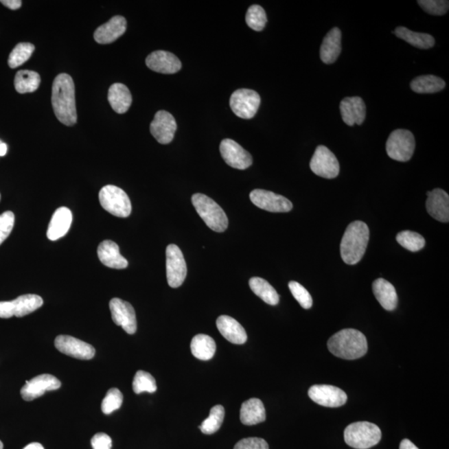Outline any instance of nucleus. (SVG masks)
<instances>
[{
	"instance_id": "10",
	"label": "nucleus",
	"mask_w": 449,
	"mask_h": 449,
	"mask_svg": "<svg viewBox=\"0 0 449 449\" xmlns=\"http://www.w3.org/2000/svg\"><path fill=\"white\" fill-rule=\"evenodd\" d=\"M310 167L314 174L326 179H333L340 173V163L336 155L325 146H319L311 159Z\"/></svg>"
},
{
	"instance_id": "26",
	"label": "nucleus",
	"mask_w": 449,
	"mask_h": 449,
	"mask_svg": "<svg viewBox=\"0 0 449 449\" xmlns=\"http://www.w3.org/2000/svg\"><path fill=\"white\" fill-rule=\"evenodd\" d=\"M341 31L333 27L325 35L321 47V59L325 65H332L337 60L341 53Z\"/></svg>"
},
{
	"instance_id": "22",
	"label": "nucleus",
	"mask_w": 449,
	"mask_h": 449,
	"mask_svg": "<svg viewBox=\"0 0 449 449\" xmlns=\"http://www.w3.org/2000/svg\"><path fill=\"white\" fill-rule=\"evenodd\" d=\"M127 21L123 16H114L108 23L98 27L94 39L100 45H108L116 41L126 32Z\"/></svg>"
},
{
	"instance_id": "2",
	"label": "nucleus",
	"mask_w": 449,
	"mask_h": 449,
	"mask_svg": "<svg viewBox=\"0 0 449 449\" xmlns=\"http://www.w3.org/2000/svg\"><path fill=\"white\" fill-rule=\"evenodd\" d=\"M330 352L344 360H357L368 352L367 338L354 329H345L334 334L328 341Z\"/></svg>"
},
{
	"instance_id": "51",
	"label": "nucleus",
	"mask_w": 449,
	"mask_h": 449,
	"mask_svg": "<svg viewBox=\"0 0 449 449\" xmlns=\"http://www.w3.org/2000/svg\"><path fill=\"white\" fill-rule=\"evenodd\" d=\"M0 200H1V195H0Z\"/></svg>"
},
{
	"instance_id": "5",
	"label": "nucleus",
	"mask_w": 449,
	"mask_h": 449,
	"mask_svg": "<svg viewBox=\"0 0 449 449\" xmlns=\"http://www.w3.org/2000/svg\"><path fill=\"white\" fill-rule=\"evenodd\" d=\"M345 441L349 446L356 449H368L376 446L381 440L380 428L369 422L349 424L345 430Z\"/></svg>"
},
{
	"instance_id": "14",
	"label": "nucleus",
	"mask_w": 449,
	"mask_h": 449,
	"mask_svg": "<svg viewBox=\"0 0 449 449\" xmlns=\"http://www.w3.org/2000/svg\"><path fill=\"white\" fill-rule=\"evenodd\" d=\"M113 321L118 326H121L129 334L137 332V317L135 310L127 301L119 298H113L109 303Z\"/></svg>"
},
{
	"instance_id": "39",
	"label": "nucleus",
	"mask_w": 449,
	"mask_h": 449,
	"mask_svg": "<svg viewBox=\"0 0 449 449\" xmlns=\"http://www.w3.org/2000/svg\"><path fill=\"white\" fill-rule=\"evenodd\" d=\"M247 25L255 31H262L265 29L267 17L265 10L258 5H251L247 10L246 15Z\"/></svg>"
},
{
	"instance_id": "23",
	"label": "nucleus",
	"mask_w": 449,
	"mask_h": 449,
	"mask_svg": "<svg viewBox=\"0 0 449 449\" xmlns=\"http://www.w3.org/2000/svg\"><path fill=\"white\" fill-rule=\"evenodd\" d=\"M216 326L222 336L235 345H243L247 341L245 329L234 318L220 316L216 320Z\"/></svg>"
},
{
	"instance_id": "9",
	"label": "nucleus",
	"mask_w": 449,
	"mask_h": 449,
	"mask_svg": "<svg viewBox=\"0 0 449 449\" xmlns=\"http://www.w3.org/2000/svg\"><path fill=\"white\" fill-rule=\"evenodd\" d=\"M260 105H261V97L259 94L251 89H242L236 90L231 94L230 98V106L232 111L236 116L251 119L257 114Z\"/></svg>"
},
{
	"instance_id": "36",
	"label": "nucleus",
	"mask_w": 449,
	"mask_h": 449,
	"mask_svg": "<svg viewBox=\"0 0 449 449\" xmlns=\"http://www.w3.org/2000/svg\"><path fill=\"white\" fill-rule=\"evenodd\" d=\"M35 49L34 45L30 43H19L15 48L12 50L10 54L9 60L8 64L11 69H16L18 67L23 65L26 62L31 56Z\"/></svg>"
},
{
	"instance_id": "31",
	"label": "nucleus",
	"mask_w": 449,
	"mask_h": 449,
	"mask_svg": "<svg viewBox=\"0 0 449 449\" xmlns=\"http://www.w3.org/2000/svg\"><path fill=\"white\" fill-rule=\"evenodd\" d=\"M393 34L416 48L428 49L435 46V38L430 34L413 32L405 27H398Z\"/></svg>"
},
{
	"instance_id": "3",
	"label": "nucleus",
	"mask_w": 449,
	"mask_h": 449,
	"mask_svg": "<svg viewBox=\"0 0 449 449\" xmlns=\"http://www.w3.org/2000/svg\"><path fill=\"white\" fill-rule=\"evenodd\" d=\"M369 240V229L365 222L356 220L349 224L341 240V254L348 265H356L365 253Z\"/></svg>"
},
{
	"instance_id": "18",
	"label": "nucleus",
	"mask_w": 449,
	"mask_h": 449,
	"mask_svg": "<svg viewBox=\"0 0 449 449\" xmlns=\"http://www.w3.org/2000/svg\"><path fill=\"white\" fill-rule=\"evenodd\" d=\"M176 122L174 117L167 111H159L150 125V132L161 144H168L174 139L176 131Z\"/></svg>"
},
{
	"instance_id": "20",
	"label": "nucleus",
	"mask_w": 449,
	"mask_h": 449,
	"mask_svg": "<svg viewBox=\"0 0 449 449\" xmlns=\"http://www.w3.org/2000/svg\"><path fill=\"white\" fill-rule=\"evenodd\" d=\"M426 208L428 214L441 222H449V196L442 189L427 192Z\"/></svg>"
},
{
	"instance_id": "46",
	"label": "nucleus",
	"mask_w": 449,
	"mask_h": 449,
	"mask_svg": "<svg viewBox=\"0 0 449 449\" xmlns=\"http://www.w3.org/2000/svg\"><path fill=\"white\" fill-rule=\"evenodd\" d=\"M0 3L13 10H19L22 6V1L21 0H1Z\"/></svg>"
},
{
	"instance_id": "24",
	"label": "nucleus",
	"mask_w": 449,
	"mask_h": 449,
	"mask_svg": "<svg viewBox=\"0 0 449 449\" xmlns=\"http://www.w3.org/2000/svg\"><path fill=\"white\" fill-rule=\"evenodd\" d=\"M97 255L104 266L122 270L128 266V262L120 254L119 246L113 241H104L97 248Z\"/></svg>"
},
{
	"instance_id": "1",
	"label": "nucleus",
	"mask_w": 449,
	"mask_h": 449,
	"mask_svg": "<svg viewBox=\"0 0 449 449\" xmlns=\"http://www.w3.org/2000/svg\"><path fill=\"white\" fill-rule=\"evenodd\" d=\"M52 105L55 116L66 126L77 123L75 86L72 77L67 73L58 75L52 88Z\"/></svg>"
},
{
	"instance_id": "49",
	"label": "nucleus",
	"mask_w": 449,
	"mask_h": 449,
	"mask_svg": "<svg viewBox=\"0 0 449 449\" xmlns=\"http://www.w3.org/2000/svg\"><path fill=\"white\" fill-rule=\"evenodd\" d=\"M23 449H45L43 445L38 443H32L27 444V446Z\"/></svg>"
},
{
	"instance_id": "11",
	"label": "nucleus",
	"mask_w": 449,
	"mask_h": 449,
	"mask_svg": "<svg viewBox=\"0 0 449 449\" xmlns=\"http://www.w3.org/2000/svg\"><path fill=\"white\" fill-rule=\"evenodd\" d=\"M167 279L169 286L179 288L187 277V268L182 251L174 244L167 247Z\"/></svg>"
},
{
	"instance_id": "41",
	"label": "nucleus",
	"mask_w": 449,
	"mask_h": 449,
	"mask_svg": "<svg viewBox=\"0 0 449 449\" xmlns=\"http://www.w3.org/2000/svg\"><path fill=\"white\" fill-rule=\"evenodd\" d=\"M289 288L291 294L299 302L302 308L308 310L311 308L313 305V299L310 294L308 292L304 286L297 281H290L289 283Z\"/></svg>"
},
{
	"instance_id": "40",
	"label": "nucleus",
	"mask_w": 449,
	"mask_h": 449,
	"mask_svg": "<svg viewBox=\"0 0 449 449\" xmlns=\"http://www.w3.org/2000/svg\"><path fill=\"white\" fill-rule=\"evenodd\" d=\"M124 396L119 389L113 388L109 389L104 400L102 402V411L104 415H110L117 411L123 404Z\"/></svg>"
},
{
	"instance_id": "34",
	"label": "nucleus",
	"mask_w": 449,
	"mask_h": 449,
	"mask_svg": "<svg viewBox=\"0 0 449 449\" xmlns=\"http://www.w3.org/2000/svg\"><path fill=\"white\" fill-rule=\"evenodd\" d=\"M41 78L34 71L21 70L15 75L14 87L19 93L36 91L41 84Z\"/></svg>"
},
{
	"instance_id": "44",
	"label": "nucleus",
	"mask_w": 449,
	"mask_h": 449,
	"mask_svg": "<svg viewBox=\"0 0 449 449\" xmlns=\"http://www.w3.org/2000/svg\"><path fill=\"white\" fill-rule=\"evenodd\" d=\"M234 449H269V445L261 438H246L239 441Z\"/></svg>"
},
{
	"instance_id": "28",
	"label": "nucleus",
	"mask_w": 449,
	"mask_h": 449,
	"mask_svg": "<svg viewBox=\"0 0 449 449\" xmlns=\"http://www.w3.org/2000/svg\"><path fill=\"white\" fill-rule=\"evenodd\" d=\"M240 419L243 424L248 426L265 422L266 408L262 401L257 398H252L244 402L240 413Z\"/></svg>"
},
{
	"instance_id": "27",
	"label": "nucleus",
	"mask_w": 449,
	"mask_h": 449,
	"mask_svg": "<svg viewBox=\"0 0 449 449\" xmlns=\"http://www.w3.org/2000/svg\"><path fill=\"white\" fill-rule=\"evenodd\" d=\"M373 292L377 301L386 310L392 311L398 306V295L395 286L383 278L377 279L372 285Z\"/></svg>"
},
{
	"instance_id": "29",
	"label": "nucleus",
	"mask_w": 449,
	"mask_h": 449,
	"mask_svg": "<svg viewBox=\"0 0 449 449\" xmlns=\"http://www.w3.org/2000/svg\"><path fill=\"white\" fill-rule=\"evenodd\" d=\"M108 98L110 105L117 113H127L131 107L132 94L128 87L123 84H114L110 87Z\"/></svg>"
},
{
	"instance_id": "35",
	"label": "nucleus",
	"mask_w": 449,
	"mask_h": 449,
	"mask_svg": "<svg viewBox=\"0 0 449 449\" xmlns=\"http://www.w3.org/2000/svg\"><path fill=\"white\" fill-rule=\"evenodd\" d=\"M224 417V408L222 405H216L211 409L210 415L200 425V430L205 435H214L222 426Z\"/></svg>"
},
{
	"instance_id": "50",
	"label": "nucleus",
	"mask_w": 449,
	"mask_h": 449,
	"mask_svg": "<svg viewBox=\"0 0 449 449\" xmlns=\"http://www.w3.org/2000/svg\"><path fill=\"white\" fill-rule=\"evenodd\" d=\"M3 444L1 442V441H0V449H3Z\"/></svg>"
},
{
	"instance_id": "38",
	"label": "nucleus",
	"mask_w": 449,
	"mask_h": 449,
	"mask_svg": "<svg viewBox=\"0 0 449 449\" xmlns=\"http://www.w3.org/2000/svg\"><path fill=\"white\" fill-rule=\"evenodd\" d=\"M133 389L137 395L144 392H156L157 387L154 377L148 372L139 370V371L136 373L135 376H134Z\"/></svg>"
},
{
	"instance_id": "17",
	"label": "nucleus",
	"mask_w": 449,
	"mask_h": 449,
	"mask_svg": "<svg viewBox=\"0 0 449 449\" xmlns=\"http://www.w3.org/2000/svg\"><path fill=\"white\" fill-rule=\"evenodd\" d=\"M61 387V382L51 374H41L27 380L21 389V396L25 401H32L45 395L47 391H56Z\"/></svg>"
},
{
	"instance_id": "6",
	"label": "nucleus",
	"mask_w": 449,
	"mask_h": 449,
	"mask_svg": "<svg viewBox=\"0 0 449 449\" xmlns=\"http://www.w3.org/2000/svg\"><path fill=\"white\" fill-rule=\"evenodd\" d=\"M100 202L106 211L117 218H126L131 214L132 204L127 193L113 185L101 189Z\"/></svg>"
},
{
	"instance_id": "43",
	"label": "nucleus",
	"mask_w": 449,
	"mask_h": 449,
	"mask_svg": "<svg viewBox=\"0 0 449 449\" xmlns=\"http://www.w3.org/2000/svg\"><path fill=\"white\" fill-rule=\"evenodd\" d=\"M14 214L10 211L0 215V245L9 238L14 226Z\"/></svg>"
},
{
	"instance_id": "19",
	"label": "nucleus",
	"mask_w": 449,
	"mask_h": 449,
	"mask_svg": "<svg viewBox=\"0 0 449 449\" xmlns=\"http://www.w3.org/2000/svg\"><path fill=\"white\" fill-rule=\"evenodd\" d=\"M146 65L154 72L172 74L182 69V62L176 55L167 51H155L146 59Z\"/></svg>"
},
{
	"instance_id": "47",
	"label": "nucleus",
	"mask_w": 449,
	"mask_h": 449,
	"mask_svg": "<svg viewBox=\"0 0 449 449\" xmlns=\"http://www.w3.org/2000/svg\"><path fill=\"white\" fill-rule=\"evenodd\" d=\"M400 449H419L415 444H413L411 440L404 439L402 441L400 446Z\"/></svg>"
},
{
	"instance_id": "32",
	"label": "nucleus",
	"mask_w": 449,
	"mask_h": 449,
	"mask_svg": "<svg viewBox=\"0 0 449 449\" xmlns=\"http://www.w3.org/2000/svg\"><path fill=\"white\" fill-rule=\"evenodd\" d=\"M250 288L261 298L264 302L270 306H277L279 297L277 290L270 284L260 277H252L249 281Z\"/></svg>"
},
{
	"instance_id": "48",
	"label": "nucleus",
	"mask_w": 449,
	"mask_h": 449,
	"mask_svg": "<svg viewBox=\"0 0 449 449\" xmlns=\"http://www.w3.org/2000/svg\"><path fill=\"white\" fill-rule=\"evenodd\" d=\"M8 151V147L6 143H3L0 140V157H3L6 155Z\"/></svg>"
},
{
	"instance_id": "21",
	"label": "nucleus",
	"mask_w": 449,
	"mask_h": 449,
	"mask_svg": "<svg viewBox=\"0 0 449 449\" xmlns=\"http://www.w3.org/2000/svg\"><path fill=\"white\" fill-rule=\"evenodd\" d=\"M343 121L348 126L363 124L366 117V106L360 97H345L341 102Z\"/></svg>"
},
{
	"instance_id": "12",
	"label": "nucleus",
	"mask_w": 449,
	"mask_h": 449,
	"mask_svg": "<svg viewBox=\"0 0 449 449\" xmlns=\"http://www.w3.org/2000/svg\"><path fill=\"white\" fill-rule=\"evenodd\" d=\"M250 199L259 208L270 212H289L292 210L293 204L281 195L262 189H255L251 192Z\"/></svg>"
},
{
	"instance_id": "30",
	"label": "nucleus",
	"mask_w": 449,
	"mask_h": 449,
	"mask_svg": "<svg viewBox=\"0 0 449 449\" xmlns=\"http://www.w3.org/2000/svg\"><path fill=\"white\" fill-rule=\"evenodd\" d=\"M216 349V342L207 334H200L193 337L191 350L193 356L200 360H209L214 358Z\"/></svg>"
},
{
	"instance_id": "25",
	"label": "nucleus",
	"mask_w": 449,
	"mask_h": 449,
	"mask_svg": "<svg viewBox=\"0 0 449 449\" xmlns=\"http://www.w3.org/2000/svg\"><path fill=\"white\" fill-rule=\"evenodd\" d=\"M72 220V212L69 208L57 209L50 220L48 231H47V236L50 241H57V240L64 238L70 229Z\"/></svg>"
},
{
	"instance_id": "15",
	"label": "nucleus",
	"mask_w": 449,
	"mask_h": 449,
	"mask_svg": "<svg viewBox=\"0 0 449 449\" xmlns=\"http://www.w3.org/2000/svg\"><path fill=\"white\" fill-rule=\"evenodd\" d=\"M54 345L58 352L78 360H89L95 356V349L91 345L72 336H58Z\"/></svg>"
},
{
	"instance_id": "8",
	"label": "nucleus",
	"mask_w": 449,
	"mask_h": 449,
	"mask_svg": "<svg viewBox=\"0 0 449 449\" xmlns=\"http://www.w3.org/2000/svg\"><path fill=\"white\" fill-rule=\"evenodd\" d=\"M43 299L37 295H23L11 301L0 302V318L23 317L41 308Z\"/></svg>"
},
{
	"instance_id": "42",
	"label": "nucleus",
	"mask_w": 449,
	"mask_h": 449,
	"mask_svg": "<svg viewBox=\"0 0 449 449\" xmlns=\"http://www.w3.org/2000/svg\"><path fill=\"white\" fill-rule=\"evenodd\" d=\"M419 5L432 15H444L448 13L449 2L445 0H419Z\"/></svg>"
},
{
	"instance_id": "13",
	"label": "nucleus",
	"mask_w": 449,
	"mask_h": 449,
	"mask_svg": "<svg viewBox=\"0 0 449 449\" xmlns=\"http://www.w3.org/2000/svg\"><path fill=\"white\" fill-rule=\"evenodd\" d=\"M308 395L314 403L329 408L341 407L348 400L345 391L333 385H313L309 389Z\"/></svg>"
},
{
	"instance_id": "45",
	"label": "nucleus",
	"mask_w": 449,
	"mask_h": 449,
	"mask_svg": "<svg viewBox=\"0 0 449 449\" xmlns=\"http://www.w3.org/2000/svg\"><path fill=\"white\" fill-rule=\"evenodd\" d=\"M93 449H111L112 439L104 433H98L91 439Z\"/></svg>"
},
{
	"instance_id": "37",
	"label": "nucleus",
	"mask_w": 449,
	"mask_h": 449,
	"mask_svg": "<svg viewBox=\"0 0 449 449\" xmlns=\"http://www.w3.org/2000/svg\"><path fill=\"white\" fill-rule=\"evenodd\" d=\"M398 243L409 251L417 252L422 250L425 246L423 235L411 231H403L397 235Z\"/></svg>"
},
{
	"instance_id": "4",
	"label": "nucleus",
	"mask_w": 449,
	"mask_h": 449,
	"mask_svg": "<svg viewBox=\"0 0 449 449\" xmlns=\"http://www.w3.org/2000/svg\"><path fill=\"white\" fill-rule=\"evenodd\" d=\"M192 202L196 212L207 224V226L216 232H224L228 227V218L223 209L207 196L196 193L192 196Z\"/></svg>"
},
{
	"instance_id": "7",
	"label": "nucleus",
	"mask_w": 449,
	"mask_h": 449,
	"mask_svg": "<svg viewBox=\"0 0 449 449\" xmlns=\"http://www.w3.org/2000/svg\"><path fill=\"white\" fill-rule=\"evenodd\" d=\"M415 150V136L405 129H397L389 135L386 143V152L391 159L408 161L411 159Z\"/></svg>"
},
{
	"instance_id": "16",
	"label": "nucleus",
	"mask_w": 449,
	"mask_h": 449,
	"mask_svg": "<svg viewBox=\"0 0 449 449\" xmlns=\"http://www.w3.org/2000/svg\"><path fill=\"white\" fill-rule=\"evenodd\" d=\"M220 152L224 161L231 168L245 170L251 166V155L234 140H222L220 145Z\"/></svg>"
},
{
	"instance_id": "33",
	"label": "nucleus",
	"mask_w": 449,
	"mask_h": 449,
	"mask_svg": "<svg viewBox=\"0 0 449 449\" xmlns=\"http://www.w3.org/2000/svg\"><path fill=\"white\" fill-rule=\"evenodd\" d=\"M411 86L413 91L417 93H435L442 91L446 84L435 75H423L415 78Z\"/></svg>"
}]
</instances>
